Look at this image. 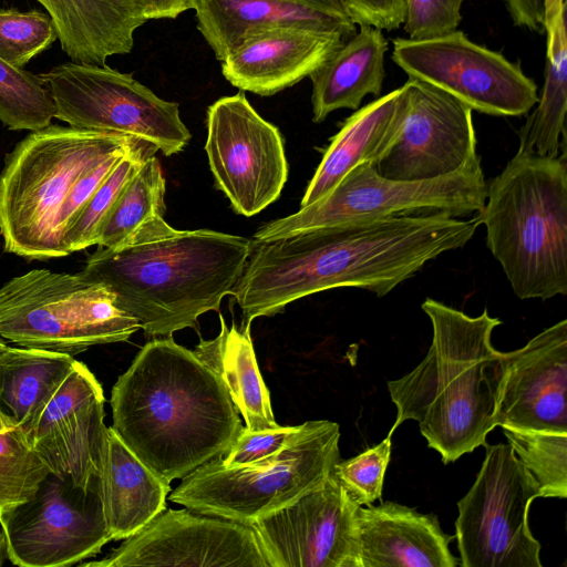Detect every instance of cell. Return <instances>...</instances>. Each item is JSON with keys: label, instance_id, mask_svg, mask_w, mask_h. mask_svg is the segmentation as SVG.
I'll use <instances>...</instances> for the list:
<instances>
[{"label": "cell", "instance_id": "1", "mask_svg": "<svg viewBox=\"0 0 567 567\" xmlns=\"http://www.w3.org/2000/svg\"><path fill=\"white\" fill-rule=\"evenodd\" d=\"M480 225L476 215L460 219L435 212L251 239L230 296L241 310V326L323 290L352 287L383 297L429 261L465 246Z\"/></svg>", "mask_w": 567, "mask_h": 567}, {"label": "cell", "instance_id": "2", "mask_svg": "<svg viewBox=\"0 0 567 567\" xmlns=\"http://www.w3.org/2000/svg\"><path fill=\"white\" fill-rule=\"evenodd\" d=\"M110 403L111 427L169 484L223 456L244 427L221 380L172 336L140 350Z\"/></svg>", "mask_w": 567, "mask_h": 567}, {"label": "cell", "instance_id": "3", "mask_svg": "<svg viewBox=\"0 0 567 567\" xmlns=\"http://www.w3.org/2000/svg\"><path fill=\"white\" fill-rule=\"evenodd\" d=\"M251 239L209 229L177 230L164 217L144 224L125 244L99 247L80 271L103 284L115 305L151 337L197 328L219 311L249 256Z\"/></svg>", "mask_w": 567, "mask_h": 567}, {"label": "cell", "instance_id": "4", "mask_svg": "<svg viewBox=\"0 0 567 567\" xmlns=\"http://www.w3.org/2000/svg\"><path fill=\"white\" fill-rule=\"evenodd\" d=\"M421 307L432 323L431 346L411 372L388 382L396 406L388 434L414 420L427 446L449 464L484 446L497 426L504 352L491 337L502 321L487 309L470 317L432 298Z\"/></svg>", "mask_w": 567, "mask_h": 567}, {"label": "cell", "instance_id": "5", "mask_svg": "<svg viewBox=\"0 0 567 567\" xmlns=\"http://www.w3.org/2000/svg\"><path fill=\"white\" fill-rule=\"evenodd\" d=\"M486 246L519 299L567 295V163L516 153L476 213Z\"/></svg>", "mask_w": 567, "mask_h": 567}, {"label": "cell", "instance_id": "6", "mask_svg": "<svg viewBox=\"0 0 567 567\" xmlns=\"http://www.w3.org/2000/svg\"><path fill=\"white\" fill-rule=\"evenodd\" d=\"M115 133L50 124L7 156L0 174V235L7 252L27 259L66 256L59 218L87 171L140 142Z\"/></svg>", "mask_w": 567, "mask_h": 567}, {"label": "cell", "instance_id": "7", "mask_svg": "<svg viewBox=\"0 0 567 567\" xmlns=\"http://www.w3.org/2000/svg\"><path fill=\"white\" fill-rule=\"evenodd\" d=\"M340 426L307 421L276 455L226 467L216 457L183 477L169 501L194 512L250 525L320 487L341 460Z\"/></svg>", "mask_w": 567, "mask_h": 567}, {"label": "cell", "instance_id": "8", "mask_svg": "<svg viewBox=\"0 0 567 567\" xmlns=\"http://www.w3.org/2000/svg\"><path fill=\"white\" fill-rule=\"evenodd\" d=\"M141 323L113 292L81 272L33 269L0 288V337L23 348L75 355L126 341Z\"/></svg>", "mask_w": 567, "mask_h": 567}, {"label": "cell", "instance_id": "9", "mask_svg": "<svg viewBox=\"0 0 567 567\" xmlns=\"http://www.w3.org/2000/svg\"><path fill=\"white\" fill-rule=\"evenodd\" d=\"M481 163L424 181H394L364 163L350 171L321 199L287 217L261 226L252 239L267 240L348 221L377 219L414 212L452 216L478 213L486 199Z\"/></svg>", "mask_w": 567, "mask_h": 567}, {"label": "cell", "instance_id": "10", "mask_svg": "<svg viewBox=\"0 0 567 567\" xmlns=\"http://www.w3.org/2000/svg\"><path fill=\"white\" fill-rule=\"evenodd\" d=\"M39 75L53 97L54 117L69 126L145 141L165 156L183 151L192 137L178 104L158 97L132 73L71 61Z\"/></svg>", "mask_w": 567, "mask_h": 567}, {"label": "cell", "instance_id": "11", "mask_svg": "<svg viewBox=\"0 0 567 567\" xmlns=\"http://www.w3.org/2000/svg\"><path fill=\"white\" fill-rule=\"evenodd\" d=\"M476 480L457 502L455 538L462 567H542L528 525L539 487L509 444H485Z\"/></svg>", "mask_w": 567, "mask_h": 567}, {"label": "cell", "instance_id": "12", "mask_svg": "<svg viewBox=\"0 0 567 567\" xmlns=\"http://www.w3.org/2000/svg\"><path fill=\"white\" fill-rule=\"evenodd\" d=\"M393 62L409 78L427 82L494 116H520L537 103V85L519 63L471 41L463 31L427 38H395Z\"/></svg>", "mask_w": 567, "mask_h": 567}, {"label": "cell", "instance_id": "13", "mask_svg": "<svg viewBox=\"0 0 567 567\" xmlns=\"http://www.w3.org/2000/svg\"><path fill=\"white\" fill-rule=\"evenodd\" d=\"M8 559L21 567H65L112 540L96 486L84 491L50 474L34 496L0 517Z\"/></svg>", "mask_w": 567, "mask_h": 567}, {"label": "cell", "instance_id": "14", "mask_svg": "<svg viewBox=\"0 0 567 567\" xmlns=\"http://www.w3.org/2000/svg\"><path fill=\"white\" fill-rule=\"evenodd\" d=\"M205 151L216 186L236 213L254 216L280 196L288 178L284 138L244 91L208 106Z\"/></svg>", "mask_w": 567, "mask_h": 567}, {"label": "cell", "instance_id": "15", "mask_svg": "<svg viewBox=\"0 0 567 567\" xmlns=\"http://www.w3.org/2000/svg\"><path fill=\"white\" fill-rule=\"evenodd\" d=\"M405 110L390 147L373 165L394 181H424L481 163L472 110L450 93L409 78Z\"/></svg>", "mask_w": 567, "mask_h": 567}, {"label": "cell", "instance_id": "16", "mask_svg": "<svg viewBox=\"0 0 567 567\" xmlns=\"http://www.w3.org/2000/svg\"><path fill=\"white\" fill-rule=\"evenodd\" d=\"M359 507L333 470L320 487L251 526L268 567H361Z\"/></svg>", "mask_w": 567, "mask_h": 567}, {"label": "cell", "instance_id": "17", "mask_svg": "<svg viewBox=\"0 0 567 567\" xmlns=\"http://www.w3.org/2000/svg\"><path fill=\"white\" fill-rule=\"evenodd\" d=\"M83 567H268L250 525L192 509L165 508L101 560Z\"/></svg>", "mask_w": 567, "mask_h": 567}, {"label": "cell", "instance_id": "18", "mask_svg": "<svg viewBox=\"0 0 567 567\" xmlns=\"http://www.w3.org/2000/svg\"><path fill=\"white\" fill-rule=\"evenodd\" d=\"M103 389L80 362L52 396L28 439L50 471L87 491L97 484L107 436Z\"/></svg>", "mask_w": 567, "mask_h": 567}, {"label": "cell", "instance_id": "19", "mask_svg": "<svg viewBox=\"0 0 567 567\" xmlns=\"http://www.w3.org/2000/svg\"><path fill=\"white\" fill-rule=\"evenodd\" d=\"M567 320L504 352L497 426L567 432Z\"/></svg>", "mask_w": 567, "mask_h": 567}, {"label": "cell", "instance_id": "20", "mask_svg": "<svg viewBox=\"0 0 567 567\" xmlns=\"http://www.w3.org/2000/svg\"><path fill=\"white\" fill-rule=\"evenodd\" d=\"M343 41L295 25L258 30L220 61L221 73L239 91L270 96L310 76Z\"/></svg>", "mask_w": 567, "mask_h": 567}, {"label": "cell", "instance_id": "21", "mask_svg": "<svg viewBox=\"0 0 567 567\" xmlns=\"http://www.w3.org/2000/svg\"><path fill=\"white\" fill-rule=\"evenodd\" d=\"M197 29L223 61L248 34L276 27H301L347 40L357 31L346 11L318 0H197Z\"/></svg>", "mask_w": 567, "mask_h": 567}, {"label": "cell", "instance_id": "22", "mask_svg": "<svg viewBox=\"0 0 567 567\" xmlns=\"http://www.w3.org/2000/svg\"><path fill=\"white\" fill-rule=\"evenodd\" d=\"M361 567H456L450 550L454 538L435 514L391 501L358 508Z\"/></svg>", "mask_w": 567, "mask_h": 567}, {"label": "cell", "instance_id": "23", "mask_svg": "<svg viewBox=\"0 0 567 567\" xmlns=\"http://www.w3.org/2000/svg\"><path fill=\"white\" fill-rule=\"evenodd\" d=\"M404 110L403 85L355 110L331 138L300 207L321 199L358 165L373 166L395 138Z\"/></svg>", "mask_w": 567, "mask_h": 567}, {"label": "cell", "instance_id": "24", "mask_svg": "<svg viewBox=\"0 0 567 567\" xmlns=\"http://www.w3.org/2000/svg\"><path fill=\"white\" fill-rule=\"evenodd\" d=\"M97 489L112 540L125 539L166 508L171 484L157 476L117 436H107Z\"/></svg>", "mask_w": 567, "mask_h": 567}, {"label": "cell", "instance_id": "25", "mask_svg": "<svg viewBox=\"0 0 567 567\" xmlns=\"http://www.w3.org/2000/svg\"><path fill=\"white\" fill-rule=\"evenodd\" d=\"M54 24L63 52L74 63L105 65L126 54L141 20L130 0H37Z\"/></svg>", "mask_w": 567, "mask_h": 567}, {"label": "cell", "instance_id": "26", "mask_svg": "<svg viewBox=\"0 0 567 567\" xmlns=\"http://www.w3.org/2000/svg\"><path fill=\"white\" fill-rule=\"evenodd\" d=\"M388 50L389 42L382 30L359 25V31L343 41L309 76L312 121L320 123L340 109L355 111L367 95H379Z\"/></svg>", "mask_w": 567, "mask_h": 567}, {"label": "cell", "instance_id": "27", "mask_svg": "<svg viewBox=\"0 0 567 567\" xmlns=\"http://www.w3.org/2000/svg\"><path fill=\"white\" fill-rule=\"evenodd\" d=\"M220 332L200 339L193 352L224 383L234 405L251 431L276 429L269 391L259 371L250 337V324L229 328L219 313Z\"/></svg>", "mask_w": 567, "mask_h": 567}, {"label": "cell", "instance_id": "28", "mask_svg": "<svg viewBox=\"0 0 567 567\" xmlns=\"http://www.w3.org/2000/svg\"><path fill=\"white\" fill-rule=\"evenodd\" d=\"M74 361L65 353L7 346L0 351V422L28 437Z\"/></svg>", "mask_w": 567, "mask_h": 567}, {"label": "cell", "instance_id": "29", "mask_svg": "<svg viewBox=\"0 0 567 567\" xmlns=\"http://www.w3.org/2000/svg\"><path fill=\"white\" fill-rule=\"evenodd\" d=\"M545 81L538 105L518 132L517 153L557 158L566 155L567 110L566 4L546 24Z\"/></svg>", "mask_w": 567, "mask_h": 567}, {"label": "cell", "instance_id": "30", "mask_svg": "<svg viewBox=\"0 0 567 567\" xmlns=\"http://www.w3.org/2000/svg\"><path fill=\"white\" fill-rule=\"evenodd\" d=\"M165 189L161 163L152 155L122 190L100 228L95 245L102 248L118 247L147 221L164 217Z\"/></svg>", "mask_w": 567, "mask_h": 567}, {"label": "cell", "instance_id": "31", "mask_svg": "<svg viewBox=\"0 0 567 567\" xmlns=\"http://www.w3.org/2000/svg\"><path fill=\"white\" fill-rule=\"evenodd\" d=\"M157 151L154 144L141 141L120 158L76 218L64 230L62 244L68 255L96 244L100 228L122 190L143 163Z\"/></svg>", "mask_w": 567, "mask_h": 567}, {"label": "cell", "instance_id": "32", "mask_svg": "<svg viewBox=\"0 0 567 567\" xmlns=\"http://www.w3.org/2000/svg\"><path fill=\"white\" fill-rule=\"evenodd\" d=\"M515 455L536 481L540 497H567V432L502 426Z\"/></svg>", "mask_w": 567, "mask_h": 567}, {"label": "cell", "instance_id": "33", "mask_svg": "<svg viewBox=\"0 0 567 567\" xmlns=\"http://www.w3.org/2000/svg\"><path fill=\"white\" fill-rule=\"evenodd\" d=\"M55 106L40 78L0 59V121L12 131H37L51 124Z\"/></svg>", "mask_w": 567, "mask_h": 567}, {"label": "cell", "instance_id": "34", "mask_svg": "<svg viewBox=\"0 0 567 567\" xmlns=\"http://www.w3.org/2000/svg\"><path fill=\"white\" fill-rule=\"evenodd\" d=\"M49 475L27 435L0 422V517L31 499Z\"/></svg>", "mask_w": 567, "mask_h": 567}, {"label": "cell", "instance_id": "35", "mask_svg": "<svg viewBox=\"0 0 567 567\" xmlns=\"http://www.w3.org/2000/svg\"><path fill=\"white\" fill-rule=\"evenodd\" d=\"M58 34L48 12L0 9V59L23 68L49 50Z\"/></svg>", "mask_w": 567, "mask_h": 567}, {"label": "cell", "instance_id": "36", "mask_svg": "<svg viewBox=\"0 0 567 567\" xmlns=\"http://www.w3.org/2000/svg\"><path fill=\"white\" fill-rule=\"evenodd\" d=\"M392 435L359 455L340 460L334 466V474L359 505H371L381 499L383 481L391 458Z\"/></svg>", "mask_w": 567, "mask_h": 567}, {"label": "cell", "instance_id": "37", "mask_svg": "<svg viewBox=\"0 0 567 567\" xmlns=\"http://www.w3.org/2000/svg\"><path fill=\"white\" fill-rule=\"evenodd\" d=\"M464 0H404V31L409 39L444 35L457 30Z\"/></svg>", "mask_w": 567, "mask_h": 567}, {"label": "cell", "instance_id": "38", "mask_svg": "<svg viewBox=\"0 0 567 567\" xmlns=\"http://www.w3.org/2000/svg\"><path fill=\"white\" fill-rule=\"evenodd\" d=\"M299 425H279L262 431H251L244 426L228 451L218 458L226 467L247 466L265 461L286 446L299 430Z\"/></svg>", "mask_w": 567, "mask_h": 567}, {"label": "cell", "instance_id": "39", "mask_svg": "<svg viewBox=\"0 0 567 567\" xmlns=\"http://www.w3.org/2000/svg\"><path fill=\"white\" fill-rule=\"evenodd\" d=\"M133 146H131L130 148H132ZM130 148L111 155L105 161H103L101 164H99L97 166L87 171L74 184V186L72 187V189L61 209V214H60V218H59L61 237L63 236L64 230L76 218V216L82 210L84 205L89 202V199L92 197V195L99 188V186L103 183V181L107 177V175L111 173V171L117 164L120 158Z\"/></svg>", "mask_w": 567, "mask_h": 567}, {"label": "cell", "instance_id": "40", "mask_svg": "<svg viewBox=\"0 0 567 567\" xmlns=\"http://www.w3.org/2000/svg\"><path fill=\"white\" fill-rule=\"evenodd\" d=\"M341 3L355 25L391 31L404 22V0H341Z\"/></svg>", "mask_w": 567, "mask_h": 567}, {"label": "cell", "instance_id": "41", "mask_svg": "<svg viewBox=\"0 0 567 567\" xmlns=\"http://www.w3.org/2000/svg\"><path fill=\"white\" fill-rule=\"evenodd\" d=\"M136 16L144 22L154 19H175L195 9L197 0H130Z\"/></svg>", "mask_w": 567, "mask_h": 567}, {"label": "cell", "instance_id": "42", "mask_svg": "<svg viewBox=\"0 0 567 567\" xmlns=\"http://www.w3.org/2000/svg\"><path fill=\"white\" fill-rule=\"evenodd\" d=\"M513 22L532 31L546 30V0H506Z\"/></svg>", "mask_w": 567, "mask_h": 567}, {"label": "cell", "instance_id": "43", "mask_svg": "<svg viewBox=\"0 0 567 567\" xmlns=\"http://www.w3.org/2000/svg\"><path fill=\"white\" fill-rule=\"evenodd\" d=\"M564 4L566 0H546V24L557 16Z\"/></svg>", "mask_w": 567, "mask_h": 567}, {"label": "cell", "instance_id": "44", "mask_svg": "<svg viewBox=\"0 0 567 567\" xmlns=\"http://www.w3.org/2000/svg\"><path fill=\"white\" fill-rule=\"evenodd\" d=\"M8 558V544L4 532L0 526V566H2Z\"/></svg>", "mask_w": 567, "mask_h": 567}, {"label": "cell", "instance_id": "45", "mask_svg": "<svg viewBox=\"0 0 567 567\" xmlns=\"http://www.w3.org/2000/svg\"><path fill=\"white\" fill-rule=\"evenodd\" d=\"M318 1H321L326 4H329L333 8H337V9H340V10H343V7H342V3H341V0H318ZM344 11V10H343Z\"/></svg>", "mask_w": 567, "mask_h": 567}, {"label": "cell", "instance_id": "46", "mask_svg": "<svg viewBox=\"0 0 567 567\" xmlns=\"http://www.w3.org/2000/svg\"><path fill=\"white\" fill-rule=\"evenodd\" d=\"M6 347H7V344L0 338V351H2Z\"/></svg>", "mask_w": 567, "mask_h": 567}]
</instances>
